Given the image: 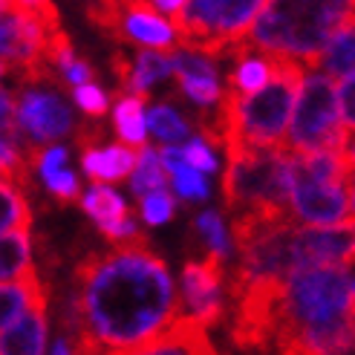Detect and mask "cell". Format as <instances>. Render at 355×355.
<instances>
[{"label":"cell","instance_id":"6da1fadb","mask_svg":"<svg viewBox=\"0 0 355 355\" xmlns=\"http://www.w3.org/2000/svg\"><path fill=\"white\" fill-rule=\"evenodd\" d=\"M69 315L73 352H145L180 315V292L139 237L76 266Z\"/></svg>","mask_w":355,"mask_h":355},{"label":"cell","instance_id":"7a4b0ae2","mask_svg":"<svg viewBox=\"0 0 355 355\" xmlns=\"http://www.w3.org/2000/svg\"><path fill=\"white\" fill-rule=\"evenodd\" d=\"M272 347L289 355L355 349V292L347 263L304 266L283 280Z\"/></svg>","mask_w":355,"mask_h":355},{"label":"cell","instance_id":"3957f363","mask_svg":"<svg viewBox=\"0 0 355 355\" xmlns=\"http://www.w3.org/2000/svg\"><path fill=\"white\" fill-rule=\"evenodd\" d=\"M275 73L257 93H228L220 98L214 121L202 113V133L223 148L232 145H283L295 113L297 90L304 84V64L289 55H275Z\"/></svg>","mask_w":355,"mask_h":355},{"label":"cell","instance_id":"277c9868","mask_svg":"<svg viewBox=\"0 0 355 355\" xmlns=\"http://www.w3.org/2000/svg\"><path fill=\"white\" fill-rule=\"evenodd\" d=\"M349 21H355V0H266L248 44L315 69L327 44Z\"/></svg>","mask_w":355,"mask_h":355},{"label":"cell","instance_id":"5b68a950","mask_svg":"<svg viewBox=\"0 0 355 355\" xmlns=\"http://www.w3.org/2000/svg\"><path fill=\"white\" fill-rule=\"evenodd\" d=\"M225 171V202L237 211H289L292 150L286 145H232Z\"/></svg>","mask_w":355,"mask_h":355},{"label":"cell","instance_id":"8992f818","mask_svg":"<svg viewBox=\"0 0 355 355\" xmlns=\"http://www.w3.org/2000/svg\"><path fill=\"white\" fill-rule=\"evenodd\" d=\"M263 6L266 0H185V6L171 15V24L180 46L214 58L248 38Z\"/></svg>","mask_w":355,"mask_h":355},{"label":"cell","instance_id":"52a82bcc","mask_svg":"<svg viewBox=\"0 0 355 355\" xmlns=\"http://www.w3.org/2000/svg\"><path fill=\"white\" fill-rule=\"evenodd\" d=\"M347 128L341 121L338 87L327 73H312L300 84V96L295 101V113L283 145L295 153L329 150L344 145Z\"/></svg>","mask_w":355,"mask_h":355},{"label":"cell","instance_id":"ba28073f","mask_svg":"<svg viewBox=\"0 0 355 355\" xmlns=\"http://www.w3.org/2000/svg\"><path fill=\"white\" fill-rule=\"evenodd\" d=\"M87 17L107 38L145 49H171L176 29L148 0H90Z\"/></svg>","mask_w":355,"mask_h":355},{"label":"cell","instance_id":"9c48e42d","mask_svg":"<svg viewBox=\"0 0 355 355\" xmlns=\"http://www.w3.org/2000/svg\"><path fill=\"white\" fill-rule=\"evenodd\" d=\"M295 153V150H292ZM349 182H321L300 168L292 156V185H289V211L304 225H338L352 220V200L347 193Z\"/></svg>","mask_w":355,"mask_h":355},{"label":"cell","instance_id":"30bf717a","mask_svg":"<svg viewBox=\"0 0 355 355\" xmlns=\"http://www.w3.org/2000/svg\"><path fill=\"white\" fill-rule=\"evenodd\" d=\"M17 121L29 139L46 145L73 130V110L58 93H41L29 87L17 101Z\"/></svg>","mask_w":355,"mask_h":355},{"label":"cell","instance_id":"8fae6325","mask_svg":"<svg viewBox=\"0 0 355 355\" xmlns=\"http://www.w3.org/2000/svg\"><path fill=\"white\" fill-rule=\"evenodd\" d=\"M223 260L220 254L211 252L202 263H188L182 269V292L185 304L193 318L202 324H217L223 315Z\"/></svg>","mask_w":355,"mask_h":355},{"label":"cell","instance_id":"7c38bea8","mask_svg":"<svg viewBox=\"0 0 355 355\" xmlns=\"http://www.w3.org/2000/svg\"><path fill=\"white\" fill-rule=\"evenodd\" d=\"M145 352H153V355H208L214 352V344L208 338V324H202L200 318H180L176 315L171 327L159 335L156 341H150V347Z\"/></svg>","mask_w":355,"mask_h":355},{"label":"cell","instance_id":"4fadbf2b","mask_svg":"<svg viewBox=\"0 0 355 355\" xmlns=\"http://www.w3.org/2000/svg\"><path fill=\"white\" fill-rule=\"evenodd\" d=\"M46 335V306H35L0 332V355H41L49 347Z\"/></svg>","mask_w":355,"mask_h":355},{"label":"cell","instance_id":"5bb4252c","mask_svg":"<svg viewBox=\"0 0 355 355\" xmlns=\"http://www.w3.org/2000/svg\"><path fill=\"white\" fill-rule=\"evenodd\" d=\"M49 292L41 283V277L35 275V269L17 280H0V332L9 324H15L24 312L35 306H46Z\"/></svg>","mask_w":355,"mask_h":355},{"label":"cell","instance_id":"9a60e30c","mask_svg":"<svg viewBox=\"0 0 355 355\" xmlns=\"http://www.w3.org/2000/svg\"><path fill=\"white\" fill-rule=\"evenodd\" d=\"M84 173L93 182H121L136 171L139 153L133 145H107V148H84L81 156Z\"/></svg>","mask_w":355,"mask_h":355},{"label":"cell","instance_id":"2e32d148","mask_svg":"<svg viewBox=\"0 0 355 355\" xmlns=\"http://www.w3.org/2000/svg\"><path fill=\"white\" fill-rule=\"evenodd\" d=\"M32 272L29 228L0 232V280H17Z\"/></svg>","mask_w":355,"mask_h":355},{"label":"cell","instance_id":"e0dca14e","mask_svg":"<svg viewBox=\"0 0 355 355\" xmlns=\"http://www.w3.org/2000/svg\"><path fill=\"white\" fill-rule=\"evenodd\" d=\"M173 73V64H171V52L162 49H139V55L133 61V78H130V93L148 98L150 87L159 84L162 78H168ZM128 96V93H124Z\"/></svg>","mask_w":355,"mask_h":355},{"label":"cell","instance_id":"ac0fdd59","mask_svg":"<svg viewBox=\"0 0 355 355\" xmlns=\"http://www.w3.org/2000/svg\"><path fill=\"white\" fill-rule=\"evenodd\" d=\"M315 69L332 76V78H349L355 76V21H349L335 38L327 44L321 61Z\"/></svg>","mask_w":355,"mask_h":355},{"label":"cell","instance_id":"d6986e66","mask_svg":"<svg viewBox=\"0 0 355 355\" xmlns=\"http://www.w3.org/2000/svg\"><path fill=\"white\" fill-rule=\"evenodd\" d=\"M145 101L141 96L128 93L124 98H119L116 104V130L121 136V141H128L133 148H145L148 139V119H145Z\"/></svg>","mask_w":355,"mask_h":355},{"label":"cell","instance_id":"ffe728a7","mask_svg":"<svg viewBox=\"0 0 355 355\" xmlns=\"http://www.w3.org/2000/svg\"><path fill=\"white\" fill-rule=\"evenodd\" d=\"M81 208H84L98 225L128 217V202L121 200V193H116V191L110 188V182H93V188L81 197Z\"/></svg>","mask_w":355,"mask_h":355},{"label":"cell","instance_id":"44dd1931","mask_svg":"<svg viewBox=\"0 0 355 355\" xmlns=\"http://www.w3.org/2000/svg\"><path fill=\"white\" fill-rule=\"evenodd\" d=\"M32 211L21 193V185L0 176V232H15V228H29Z\"/></svg>","mask_w":355,"mask_h":355},{"label":"cell","instance_id":"7402d4cb","mask_svg":"<svg viewBox=\"0 0 355 355\" xmlns=\"http://www.w3.org/2000/svg\"><path fill=\"white\" fill-rule=\"evenodd\" d=\"M130 188L136 197H141V193H148V191H156V188H168V168L162 162V153L153 148H145L139 153V165L130 173Z\"/></svg>","mask_w":355,"mask_h":355},{"label":"cell","instance_id":"603a6c76","mask_svg":"<svg viewBox=\"0 0 355 355\" xmlns=\"http://www.w3.org/2000/svg\"><path fill=\"white\" fill-rule=\"evenodd\" d=\"M148 133L159 141H165V145H180V141L191 139V128L188 121L176 113L173 107H153L148 116Z\"/></svg>","mask_w":355,"mask_h":355},{"label":"cell","instance_id":"cb8c5ba5","mask_svg":"<svg viewBox=\"0 0 355 355\" xmlns=\"http://www.w3.org/2000/svg\"><path fill=\"white\" fill-rule=\"evenodd\" d=\"M141 220H145L148 225H162L173 217V197H171V191L168 188H156V191H148V193H141Z\"/></svg>","mask_w":355,"mask_h":355},{"label":"cell","instance_id":"d4e9b609","mask_svg":"<svg viewBox=\"0 0 355 355\" xmlns=\"http://www.w3.org/2000/svg\"><path fill=\"white\" fill-rule=\"evenodd\" d=\"M182 87V93L188 98H193L200 107H214V104L223 98L220 87H217V78H208V76H182L176 78Z\"/></svg>","mask_w":355,"mask_h":355},{"label":"cell","instance_id":"484cf974","mask_svg":"<svg viewBox=\"0 0 355 355\" xmlns=\"http://www.w3.org/2000/svg\"><path fill=\"white\" fill-rule=\"evenodd\" d=\"M171 180H173V188L180 197L185 200H205L208 197V182H205V176L200 168H180V171H173L171 173Z\"/></svg>","mask_w":355,"mask_h":355},{"label":"cell","instance_id":"4316f807","mask_svg":"<svg viewBox=\"0 0 355 355\" xmlns=\"http://www.w3.org/2000/svg\"><path fill=\"white\" fill-rule=\"evenodd\" d=\"M197 232L202 234V240L208 243V248L214 254H220V257L228 254V237H225L220 214H214V211H202V214L197 217Z\"/></svg>","mask_w":355,"mask_h":355},{"label":"cell","instance_id":"83f0119b","mask_svg":"<svg viewBox=\"0 0 355 355\" xmlns=\"http://www.w3.org/2000/svg\"><path fill=\"white\" fill-rule=\"evenodd\" d=\"M41 176H44L46 188L55 193L61 202L78 200V180H76L73 171H67V168H52V171H41Z\"/></svg>","mask_w":355,"mask_h":355},{"label":"cell","instance_id":"f1b7e54d","mask_svg":"<svg viewBox=\"0 0 355 355\" xmlns=\"http://www.w3.org/2000/svg\"><path fill=\"white\" fill-rule=\"evenodd\" d=\"M76 104L81 107V113H87L90 119H101L107 113V96H104L101 87H96L90 81L76 87Z\"/></svg>","mask_w":355,"mask_h":355},{"label":"cell","instance_id":"f546056e","mask_svg":"<svg viewBox=\"0 0 355 355\" xmlns=\"http://www.w3.org/2000/svg\"><path fill=\"white\" fill-rule=\"evenodd\" d=\"M338 107H341V121L347 130H355V76L341 78L338 87Z\"/></svg>","mask_w":355,"mask_h":355},{"label":"cell","instance_id":"4dcf8cb0","mask_svg":"<svg viewBox=\"0 0 355 355\" xmlns=\"http://www.w3.org/2000/svg\"><path fill=\"white\" fill-rule=\"evenodd\" d=\"M101 234L113 240V243H133L139 240V232H136V223L130 220V214L124 217V220H113V223H101Z\"/></svg>","mask_w":355,"mask_h":355},{"label":"cell","instance_id":"1f68e13d","mask_svg":"<svg viewBox=\"0 0 355 355\" xmlns=\"http://www.w3.org/2000/svg\"><path fill=\"white\" fill-rule=\"evenodd\" d=\"M185 150H188V159H191L193 168H200L202 173H214V171H217V156L211 153V150L202 145V141H197V139L188 141Z\"/></svg>","mask_w":355,"mask_h":355},{"label":"cell","instance_id":"d6a6232c","mask_svg":"<svg viewBox=\"0 0 355 355\" xmlns=\"http://www.w3.org/2000/svg\"><path fill=\"white\" fill-rule=\"evenodd\" d=\"M159 153H162V162H165L168 173H173V171H180V168H188V165H191L188 150H185V148H180V145H165Z\"/></svg>","mask_w":355,"mask_h":355},{"label":"cell","instance_id":"836d02e7","mask_svg":"<svg viewBox=\"0 0 355 355\" xmlns=\"http://www.w3.org/2000/svg\"><path fill=\"white\" fill-rule=\"evenodd\" d=\"M64 78L73 84V87L87 84V81H93V67L87 64V61H81V58H73V61H69V67L64 69Z\"/></svg>","mask_w":355,"mask_h":355},{"label":"cell","instance_id":"e575fe53","mask_svg":"<svg viewBox=\"0 0 355 355\" xmlns=\"http://www.w3.org/2000/svg\"><path fill=\"white\" fill-rule=\"evenodd\" d=\"M150 3H153L159 12H168V15H173V12H180V9L185 6V0H150Z\"/></svg>","mask_w":355,"mask_h":355},{"label":"cell","instance_id":"d590c367","mask_svg":"<svg viewBox=\"0 0 355 355\" xmlns=\"http://www.w3.org/2000/svg\"><path fill=\"white\" fill-rule=\"evenodd\" d=\"M349 188H352V217H355V171H352V180H349Z\"/></svg>","mask_w":355,"mask_h":355},{"label":"cell","instance_id":"8d00e7d4","mask_svg":"<svg viewBox=\"0 0 355 355\" xmlns=\"http://www.w3.org/2000/svg\"><path fill=\"white\" fill-rule=\"evenodd\" d=\"M9 6H15V0H0V12H6Z\"/></svg>","mask_w":355,"mask_h":355},{"label":"cell","instance_id":"74e56055","mask_svg":"<svg viewBox=\"0 0 355 355\" xmlns=\"http://www.w3.org/2000/svg\"><path fill=\"white\" fill-rule=\"evenodd\" d=\"M6 73H9V67H6V64H3V61H0V78H3V76H6Z\"/></svg>","mask_w":355,"mask_h":355},{"label":"cell","instance_id":"f35d334b","mask_svg":"<svg viewBox=\"0 0 355 355\" xmlns=\"http://www.w3.org/2000/svg\"><path fill=\"white\" fill-rule=\"evenodd\" d=\"M148 3H150V0H148Z\"/></svg>","mask_w":355,"mask_h":355},{"label":"cell","instance_id":"ab89813d","mask_svg":"<svg viewBox=\"0 0 355 355\" xmlns=\"http://www.w3.org/2000/svg\"><path fill=\"white\" fill-rule=\"evenodd\" d=\"M352 263H355V260H352Z\"/></svg>","mask_w":355,"mask_h":355}]
</instances>
